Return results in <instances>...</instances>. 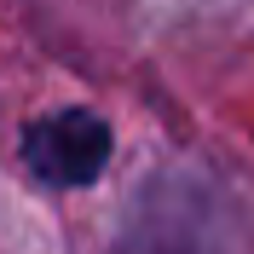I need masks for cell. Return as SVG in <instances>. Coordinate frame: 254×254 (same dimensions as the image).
Here are the masks:
<instances>
[{
    "label": "cell",
    "instance_id": "1",
    "mask_svg": "<svg viewBox=\"0 0 254 254\" xmlns=\"http://www.w3.org/2000/svg\"><path fill=\"white\" fill-rule=\"evenodd\" d=\"M23 156L47 185H93L98 168L110 162V127L87 110H64L29 127Z\"/></svg>",
    "mask_w": 254,
    "mask_h": 254
}]
</instances>
